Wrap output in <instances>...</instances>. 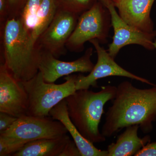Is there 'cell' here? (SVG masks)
<instances>
[{"mask_svg":"<svg viewBox=\"0 0 156 156\" xmlns=\"http://www.w3.org/2000/svg\"><path fill=\"white\" fill-rule=\"evenodd\" d=\"M57 10L71 12L80 16L91 8L96 0H55Z\"/></svg>","mask_w":156,"mask_h":156,"instance_id":"cell-18","label":"cell"},{"mask_svg":"<svg viewBox=\"0 0 156 156\" xmlns=\"http://www.w3.org/2000/svg\"><path fill=\"white\" fill-rule=\"evenodd\" d=\"M27 143L16 138L0 135V156H12Z\"/></svg>","mask_w":156,"mask_h":156,"instance_id":"cell-19","label":"cell"},{"mask_svg":"<svg viewBox=\"0 0 156 156\" xmlns=\"http://www.w3.org/2000/svg\"><path fill=\"white\" fill-rule=\"evenodd\" d=\"M18 118L7 113L0 112V133L9 129Z\"/></svg>","mask_w":156,"mask_h":156,"instance_id":"cell-20","label":"cell"},{"mask_svg":"<svg viewBox=\"0 0 156 156\" xmlns=\"http://www.w3.org/2000/svg\"><path fill=\"white\" fill-rule=\"evenodd\" d=\"M27 95L21 83L11 74L5 65H0V112L19 118L27 115Z\"/></svg>","mask_w":156,"mask_h":156,"instance_id":"cell-11","label":"cell"},{"mask_svg":"<svg viewBox=\"0 0 156 156\" xmlns=\"http://www.w3.org/2000/svg\"><path fill=\"white\" fill-rule=\"evenodd\" d=\"M89 42L96 50L98 56L97 63L88 76L81 74L78 75L76 84V90L89 89L91 86L97 87L98 80L111 76L125 77L154 86L147 79L135 75L117 64L115 61V58L109 54L104 48L100 46V42L98 40L94 39Z\"/></svg>","mask_w":156,"mask_h":156,"instance_id":"cell-9","label":"cell"},{"mask_svg":"<svg viewBox=\"0 0 156 156\" xmlns=\"http://www.w3.org/2000/svg\"><path fill=\"white\" fill-rule=\"evenodd\" d=\"M42 1L43 0H26L19 16L23 26L31 35Z\"/></svg>","mask_w":156,"mask_h":156,"instance_id":"cell-17","label":"cell"},{"mask_svg":"<svg viewBox=\"0 0 156 156\" xmlns=\"http://www.w3.org/2000/svg\"><path fill=\"white\" fill-rule=\"evenodd\" d=\"M96 1L100 2L101 4H103L105 7L108 3L112 2V0H96Z\"/></svg>","mask_w":156,"mask_h":156,"instance_id":"cell-25","label":"cell"},{"mask_svg":"<svg viewBox=\"0 0 156 156\" xmlns=\"http://www.w3.org/2000/svg\"><path fill=\"white\" fill-rule=\"evenodd\" d=\"M59 156H82L73 140L70 139Z\"/></svg>","mask_w":156,"mask_h":156,"instance_id":"cell-21","label":"cell"},{"mask_svg":"<svg viewBox=\"0 0 156 156\" xmlns=\"http://www.w3.org/2000/svg\"><path fill=\"white\" fill-rule=\"evenodd\" d=\"M93 48L87 49L85 54L73 61L58 60L53 54L40 50L39 71L42 73L45 82L54 83L59 78L70 75L74 73H90L95 65L91 61Z\"/></svg>","mask_w":156,"mask_h":156,"instance_id":"cell-10","label":"cell"},{"mask_svg":"<svg viewBox=\"0 0 156 156\" xmlns=\"http://www.w3.org/2000/svg\"><path fill=\"white\" fill-rule=\"evenodd\" d=\"M135 156H156V142L149 143Z\"/></svg>","mask_w":156,"mask_h":156,"instance_id":"cell-22","label":"cell"},{"mask_svg":"<svg viewBox=\"0 0 156 156\" xmlns=\"http://www.w3.org/2000/svg\"><path fill=\"white\" fill-rule=\"evenodd\" d=\"M57 10L55 0H43L31 33V37L35 44L52 22Z\"/></svg>","mask_w":156,"mask_h":156,"instance_id":"cell-16","label":"cell"},{"mask_svg":"<svg viewBox=\"0 0 156 156\" xmlns=\"http://www.w3.org/2000/svg\"><path fill=\"white\" fill-rule=\"evenodd\" d=\"M9 5L11 6V9H14V12L13 17H17V10L18 6L23 2V0H8Z\"/></svg>","mask_w":156,"mask_h":156,"instance_id":"cell-24","label":"cell"},{"mask_svg":"<svg viewBox=\"0 0 156 156\" xmlns=\"http://www.w3.org/2000/svg\"><path fill=\"white\" fill-rule=\"evenodd\" d=\"M111 25L108 9L96 1L79 16L75 28L66 43V49L72 52H81L85 43L94 39L98 40L100 44L107 43Z\"/></svg>","mask_w":156,"mask_h":156,"instance_id":"cell-5","label":"cell"},{"mask_svg":"<svg viewBox=\"0 0 156 156\" xmlns=\"http://www.w3.org/2000/svg\"><path fill=\"white\" fill-rule=\"evenodd\" d=\"M155 0H112L121 18L129 25L146 32H152L151 11Z\"/></svg>","mask_w":156,"mask_h":156,"instance_id":"cell-12","label":"cell"},{"mask_svg":"<svg viewBox=\"0 0 156 156\" xmlns=\"http://www.w3.org/2000/svg\"><path fill=\"white\" fill-rule=\"evenodd\" d=\"M116 89L117 87L110 85L101 87L97 92L80 89L65 98L72 122L81 134L93 144L106 140L99 131V124L105 105L113 100Z\"/></svg>","mask_w":156,"mask_h":156,"instance_id":"cell-3","label":"cell"},{"mask_svg":"<svg viewBox=\"0 0 156 156\" xmlns=\"http://www.w3.org/2000/svg\"><path fill=\"white\" fill-rule=\"evenodd\" d=\"M105 7L110 14L114 33L107 50L112 58H115L122 48L130 44L139 45L148 50H155L154 42L156 37V30L146 32L129 25L120 17L112 2Z\"/></svg>","mask_w":156,"mask_h":156,"instance_id":"cell-8","label":"cell"},{"mask_svg":"<svg viewBox=\"0 0 156 156\" xmlns=\"http://www.w3.org/2000/svg\"><path fill=\"white\" fill-rule=\"evenodd\" d=\"M68 133L64 125L52 117L24 115L18 118L10 128L0 135L27 142L36 140L54 139Z\"/></svg>","mask_w":156,"mask_h":156,"instance_id":"cell-6","label":"cell"},{"mask_svg":"<svg viewBox=\"0 0 156 156\" xmlns=\"http://www.w3.org/2000/svg\"><path fill=\"white\" fill-rule=\"evenodd\" d=\"M54 120L61 122L71 135L82 156H108V151L95 147L93 143L85 138L70 119L66 99L53 108L49 113Z\"/></svg>","mask_w":156,"mask_h":156,"instance_id":"cell-13","label":"cell"},{"mask_svg":"<svg viewBox=\"0 0 156 156\" xmlns=\"http://www.w3.org/2000/svg\"><path fill=\"white\" fill-rule=\"evenodd\" d=\"M78 75H70L64 78L66 82L56 84L45 82L39 71L32 78L20 82L27 95V115L33 116H50L49 113L54 107L76 91Z\"/></svg>","mask_w":156,"mask_h":156,"instance_id":"cell-4","label":"cell"},{"mask_svg":"<svg viewBox=\"0 0 156 156\" xmlns=\"http://www.w3.org/2000/svg\"><path fill=\"white\" fill-rule=\"evenodd\" d=\"M113 100L101 129L105 137L114 136L123 128L134 125H138L145 134L152 130L156 120V87L140 89L125 81L117 87Z\"/></svg>","mask_w":156,"mask_h":156,"instance_id":"cell-1","label":"cell"},{"mask_svg":"<svg viewBox=\"0 0 156 156\" xmlns=\"http://www.w3.org/2000/svg\"><path fill=\"white\" fill-rule=\"evenodd\" d=\"M139 128L138 125L126 127V130L118 136L116 142L108 147V156H135L151 141L149 135L142 138L138 136Z\"/></svg>","mask_w":156,"mask_h":156,"instance_id":"cell-14","label":"cell"},{"mask_svg":"<svg viewBox=\"0 0 156 156\" xmlns=\"http://www.w3.org/2000/svg\"><path fill=\"white\" fill-rule=\"evenodd\" d=\"M4 24L2 62L17 81L28 80L39 72L40 50L19 17H9Z\"/></svg>","mask_w":156,"mask_h":156,"instance_id":"cell-2","label":"cell"},{"mask_svg":"<svg viewBox=\"0 0 156 156\" xmlns=\"http://www.w3.org/2000/svg\"><path fill=\"white\" fill-rule=\"evenodd\" d=\"M9 1L8 0H0V19L1 23L7 20L9 17Z\"/></svg>","mask_w":156,"mask_h":156,"instance_id":"cell-23","label":"cell"},{"mask_svg":"<svg viewBox=\"0 0 156 156\" xmlns=\"http://www.w3.org/2000/svg\"><path fill=\"white\" fill-rule=\"evenodd\" d=\"M79 15L57 10L46 30L37 40L39 50L47 51L58 58L66 53L67 41L75 28Z\"/></svg>","mask_w":156,"mask_h":156,"instance_id":"cell-7","label":"cell"},{"mask_svg":"<svg viewBox=\"0 0 156 156\" xmlns=\"http://www.w3.org/2000/svg\"><path fill=\"white\" fill-rule=\"evenodd\" d=\"M154 47L155 49L156 50V40H155L154 41ZM154 87H156V84L154 85Z\"/></svg>","mask_w":156,"mask_h":156,"instance_id":"cell-26","label":"cell"},{"mask_svg":"<svg viewBox=\"0 0 156 156\" xmlns=\"http://www.w3.org/2000/svg\"><path fill=\"white\" fill-rule=\"evenodd\" d=\"M70 139L67 134L54 139L36 140L27 143L13 156H59Z\"/></svg>","mask_w":156,"mask_h":156,"instance_id":"cell-15","label":"cell"}]
</instances>
